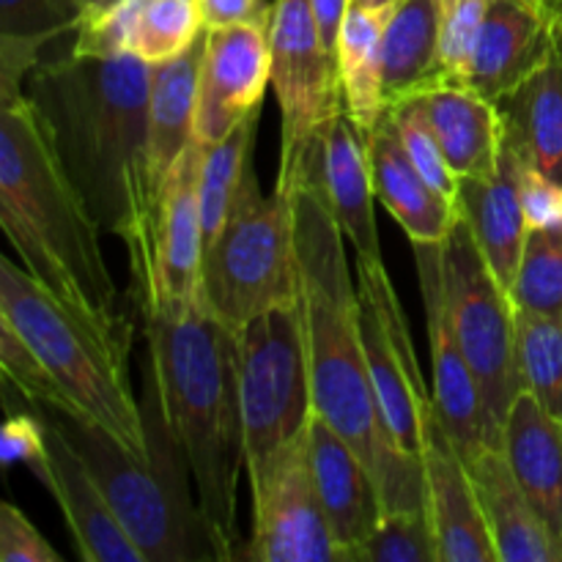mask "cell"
<instances>
[{
	"label": "cell",
	"instance_id": "cell-1",
	"mask_svg": "<svg viewBox=\"0 0 562 562\" xmlns=\"http://www.w3.org/2000/svg\"><path fill=\"white\" fill-rule=\"evenodd\" d=\"M148 80L151 64L137 55L91 58L71 49L42 60L25 80L60 168L99 228L124 241L135 283L148 267L159 206Z\"/></svg>",
	"mask_w": 562,
	"mask_h": 562
},
{
	"label": "cell",
	"instance_id": "cell-46",
	"mask_svg": "<svg viewBox=\"0 0 562 562\" xmlns=\"http://www.w3.org/2000/svg\"><path fill=\"white\" fill-rule=\"evenodd\" d=\"M398 0H351V5H362V9H390Z\"/></svg>",
	"mask_w": 562,
	"mask_h": 562
},
{
	"label": "cell",
	"instance_id": "cell-3",
	"mask_svg": "<svg viewBox=\"0 0 562 562\" xmlns=\"http://www.w3.org/2000/svg\"><path fill=\"white\" fill-rule=\"evenodd\" d=\"M146 340L165 420L190 459L220 560H239L236 488L245 467L239 329L198 302L181 316H146Z\"/></svg>",
	"mask_w": 562,
	"mask_h": 562
},
{
	"label": "cell",
	"instance_id": "cell-24",
	"mask_svg": "<svg viewBox=\"0 0 562 562\" xmlns=\"http://www.w3.org/2000/svg\"><path fill=\"white\" fill-rule=\"evenodd\" d=\"M415 93L453 173L459 179L492 176L503 148V115L497 104L467 82L437 80Z\"/></svg>",
	"mask_w": 562,
	"mask_h": 562
},
{
	"label": "cell",
	"instance_id": "cell-23",
	"mask_svg": "<svg viewBox=\"0 0 562 562\" xmlns=\"http://www.w3.org/2000/svg\"><path fill=\"white\" fill-rule=\"evenodd\" d=\"M499 562H562V543L527 499L503 448L467 461Z\"/></svg>",
	"mask_w": 562,
	"mask_h": 562
},
{
	"label": "cell",
	"instance_id": "cell-33",
	"mask_svg": "<svg viewBox=\"0 0 562 562\" xmlns=\"http://www.w3.org/2000/svg\"><path fill=\"white\" fill-rule=\"evenodd\" d=\"M203 31L198 0H143L135 55L151 66L162 64L190 49Z\"/></svg>",
	"mask_w": 562,
	"mask_h": 562
},
{
	"label": "cell",
	"instance_id": "cell-25",
	"mask_svg": "<svg viewBox=\"0 0 562 562\" xmlns=\"http://www.w3.org/2000/svg\"><path fill=\"white\" fill-rule=\"evenodd\" d=\"M503 453L541 519L562 543V420L521 390L503 428Z\"/></svg>",
	"mask_w": 562,
	"mask_h": 562
},
{
	"label": "cell",
	"instance_id": "cell-9",
	"mask_svg": "<svg viewBox=\"0 0 562 562\" xmlns=\"http://www.w3.org/2000/svg\"><path fill=\"white\" fill-rule=\"evenodd\" d=\"M442 289L450 327L481 387L494 445L503 448L508 412L525 390L516 355V307L464 220L442 241Z\"/></svg>",
	"mask_w": 562,
	"mask_h": 562
},
{
	"label": "cell",
	"instance_id": "cell-40",
	"mask_svg": "<svg viewBox=\"0 0 562 562\" xmlns=\"http://www.w3.org/2000/svg\"><path fill=\"white\" fill-rule=\"evenodd\" d=\"M3 464H25L33 475L49 483V453L44 439V423L38 412H9L3 423V442H0Z\"/></svg>",
	"mask_w": 562,
	"mask_h": 562
},
{
	"label": "cell",
	"instance_id": "cell-37",
	"mask_svg": "<svg viewBox=\"0 0 562 562\" xmlns=\"http://www.w3.org/2000/svg\"><path fill=\"white\" fill-rule=\"evenodd\" d=\"M143 0H115L102 9H88L77 27L71 53L91 58H121L135 55L137 14Z\"/></svg>",
	"mask_w": 562,
	"mask_h": 562
},
{
	"label": "cell",
	"instance_id": "cell-11",
	"mask_svg": "<svg viewBox=\"0 0 562 562\" xmlns=\"http://www.w3.org/2000/svg\"><path fill=\"white\" fill-rule=\"evenodd\" d=\"M357 291L362 349L382 415L395 442L406 453L420 456L423 409L434 398L423 382L406 313L384 263L357 261Z\"/></svg>",
	"mask_w": 562,
	"mask_h": 562
},
{
	"label": "cell",
	"instance_id": "cell-22",
	"mask_svg": "<svg viewBox=\"0 0 562 562\" xmlns=\"http://www.w3.org/2000/svg\"><path fill=\"white\" fill-rule=\"evenodd\" d=\"M552 27L541 0H492L477 33L467 86L497 104L552 49Z\"/></svg>",
	"mask_w": 562,
	"mask_h": 562
},
{
	"label": "cell",
	"instance_id": "cell-34",
	"mask_svg": "<svg viewBox=\"0 0 562 562\" xmlns=\"http://www.w3.org/2000/svg\"><path fill=\"white\" fill-rule=\"evenodd\" d=\"M344 562H442L428 514H384L376 530L346 552Z\"/></svg>",
	"mask_w": 562,
	"mask_h": 562
},
{
	"label": "cell",
	"instance_id": "cell-20",
	"mask_svg": "<svg viewBox=\"0 0 562 562\" xmlns=\"http://www.w3.org/2000/svg\"><path fill=\"white\" fill-rule=\"evenodd\" d=\"M307 450H311L318 499L344 562L346 552L366 541L384 519L382 494L366 461L316 412L307 423Z\"/></svg>",
	"mask_w": 562,
	"mask_h": 562
},
{
	"label": "cell",
	"instance_id": "cell-36",
	"mask_svg": "<svg viewBox=\"0 0 562 562\" xmlns=\"http://www.w3.org/2000/svg\"><path fill=\"white\" fill-rule=\"evenodd\" d=\"M390 108H393L395 119H398L401 137H404V146L409 151L412 162L417 165V170L426 176V181L439 195L459 206V176L450 168L437 135H434L431 124H428L420 97L409 93V97L398 99V102H390Z\"/></svg>",
	"mask_w": 562,
	"mask_h": 562
},
{
	"label": "cell",
	"instance_id": "cell-17",
	"mask_svg": "<svg viewBox=\"0 0 562 562\" xmlns=\"http://www.w3.org/2000/svg\"><path fill=\"white\" fill-rule=\"evenodd\" d=\"M36 412L44 423L49 453L47 492L60 505V514L75 538L77 554L86 562H143L140 552L124 532L119 516L113 514L108 497L75 445L64 437L47 412Z\"/></svg>",
	"mask_w": 562,
	"mask_h": 562
},
{
	"label": "cell",
	"instance_id": "cell-38",
	"mask_svg": "<svg viewBox=\"0 0 562 562\" xmlns=\"http://www.w3.org/2000/svg\"><path fill=\"white\" fill-rule=\"evenodd\" d=\"M492 0H445L439 77L448 82H470L472 55Z\"/></svg>",
	"mask_w": 562,
	"mask_h": 562
},
{
	"label": "cell",
	"instance_id": "cell-13",
	"mask_svg": "<svg viewBox=\"0 0 562 562\" xmlns=\"http://www.w3.org/2000/svg\"><path fill=\"white\" fill-rule=\"evenodd\" d=\"M206 143L195 140L176 159L159 190L151 256L137 280L143 316H181L203 302V223H201V165Z\"/></svg>",
	"mask_w": 562,
	"mask_h": 562
},
{
	"label": "cell",
	"instance_id": "cell-42",
	"mask_svg": "<svg viewBox=\"0 0 562 562\" xmlns=\"http://www.w3.org/2000/svg\"><path fill=\"white\" fill-rule=\"evenodd\" d=\"M521 206L527 228H560L562 225V181L541 173L521 159L519 170Z\"/></svg>",
	"mask_w": 562,
	"mask_h": 562
},
{
	"label": "cell",
	"instance_id": "cell-26",
	"mask_svg": "<svg viewBox=\"0 0 562 562\" xmlns=\"http://www.w3.org/2000/svg\"><path fill=\"white\" fill-rule=\"evenodd\" d=\"M497 110L505 135L521 159L562 181V49L558 44L499 99Z\"/></svg>",
	"mask_w": 562,
	"mask_h": 562
},
{
	"label": "cell",
	"instance_id": "cell-15",
	"mask_svg": "<svg viewBox=\"0 0 562 562\" xmlns=\"http://www.w3.org/2000/svg\"><path fill=\"white\" fill-rule=\"evenodd\" d=\"M269 86H272L269 16L206 31V53H203L201 86H198V140L206 146L223 140L252 110L261 108Z\"/></svg>",
	"mask_w": 562,
	"mask_h": 562
},
{
	"label": "cell",
	"instance_id": "cell-28",
	"mask_svg": "<svg viewBox=\"0 0 562 562\" xmlns=\"http://www.w3.org/2000/svg\"><path fill=\"white\" fill-rule=\"evenodd\" d=\"M445 0H398L384 22V99L398 102L439 77Z\"/></svg>",
	"mask_w": 562,
	"mask_h": 562
},
{
	"label": "cell",
	"instance_id": "cell-8",
	"mask_svg": "<svg viewBox=\"0 0 562 562\" xmlns=\"http://www.w3.org/2000/svg\"><path fill=\"white\" fill-rule=\"evenodd\" d=\"M245 472L256 481L313 417L311 357L302 302L261 313L239 329Z\"/></svg>",
	"mask_w": 562,
	"mask_h": 562
},
{
	"label": "cell",
	"instance_id": "cell-27",
	"mask_svg": "<svg viewBox=\"0 0 562 562\" xmlns=\"http://www.w3.org/2000/svg\"><path fill=\"white\" fill-rule=\"evenodd\" d=\"M206 53V31L190 49L151 66L148 80V146L157 187L162 190L176 159L195 140L198 86Z\"/></svg>",
	"mask_w": 562,
	"mask_h": 562
},
{
	"label": "cell",
	"instance_id": "cell-19",
	"mask_svg": "<svg viewBox=\"0 0 562 562\" xmlns=\"http://www.w3.org/2000/svg\"><path fill=\"white\" fill-rule=\"evenodd\" d=\"M366 148L373 192L393 220H398L412 245H442L461 220L459 206L439 195L412 162L390 104L366 137Z\"/></svg>",
	"mask_w": 562,
	"mask_h": 562
},
{
	"label": "cell",
	"instance_id": "cell-7",
	"mask_svg": "<svg viewBox=\"0 0 562 562\" xmlns=\"http://www.w3.org/2000/svg\"><path fill=\"white\" fill-rule=\"evenodd\" d=\"M203 305L241 329L261 313L302 302L294 192H250L203 250Z\"/></svg>",
	"mask_w": 562,
	"mask_h": 562
},
{
	"label": "cell",
	"instance_id": "cell-35",
	"mask_svg": "<svg viewBox=\"0 0 562 562\" xmlns=\"http://www.w3.org/2000/svg\"><path fill=\"white\" fill-rule=\"evenodd\" d=\"M86 14V0H0V38L42 49L53 38L77 31Z\"/></svg>",
	"mask_w": 562,
	"mask_h": 562
},
{
	"label": "cell",
	"instance_id": "cell-12",
	"mask_svg": "<svg viewBox=\"0 0 562 562\" xmlns=\"http://www.w3.org/2000/svg\"><path fill=\"white\" fill-rule=\"evenodd\" d=\"M252 532L239 560L340 562V547L313 481L307 428L250 481Z\"/></svg>",
	"mask_w": 562,
	"mask_h": 562
},
{
	"label": "cell",
	"instance_id": "cell-16",
	"mask_svg": "<svg viewBox=\"0 0 562 562\" xmlns=\"http://www.w3.org/2000/svg\"><path fill=\"white\" fill-rule=\"evenodd\" d=\"M423 472L426 508L442 562H499L472 483L470 467L439 420L437 406L423 409Z\"/></svg>",
	"mask_w": 562,
	"mask_h": 562
},
{
	"label": "cell",
	"instance_id": "cell-45",
	"mask_svg": "<svg viewBox=\"0 0 562 562\" xmlns=\"http://www.w3.org/2000/svg\"><path fill=\"white\" fill-rule=\"evenodd\" d=\"M543 11H547L549 27H552L554 44L562 49V0H541Z\"/></svg>",
	"mask_w": 562,
	"mask_h": 562
},
{
	"label": "cell",
	"instance_id": "cell-32",
	"mask_svg": "<svg viewBox=\"0 0 562 562\" xmlns=\"http://www.w3.org/2000/svg\"><path fill=\"white\" fill-rule=\"evenodd\" d=\"M510 300L516 311L562 316V225L527 228Z\"/></svg>",
	"mask_w": 562,
	"mask_h": 562
},
{
	"label": "cell",
	"instance_id": "cell-43",
	"mask_svg": "<svg viewBox=\"0 0 562 562\" xmlns=\"http://www.w3.org/2000/svg\"><path fill=\"white\" fill-rule=\"evenodd\" d=\"M198 9H201L203 27L214 31V27L263 20L269 16L272 5H267L263 0H198Z\"/></svg>",
	"mask_w": 562,
	"mask_h": 562
},
{
	"label": "cell",
	"instance_id": "cell-39",
	"mask_svg": "<svg viewBox=\"0 0 562 562\" xmlns=\"http://www.w3.org/2000/svg\"><path fill=\"white\" fill-rule=\"evenodd\" d=\"M0 368H3L5 387L16 390L20 398H25L31 406H66L64 393L42 366L36 351L3 316H0Z\"/></svg>",
	"mask_w": 562,
	"mask_h": 562
},
{
	"label": "cell",
	"instance_id": "cell-47",
	"mask_svg": "<svg viewBox=\"0 0 562 562\" xmlns=\"http://www.w3.org/2000/svg\"><path fill=\"white\" fill-rule=\"evenodd\" d=\"M86 3H88V9H102V5L115 3V0H86Z\"/></svg>",
	"mask_w": 562,
	"mask_h": 562
},
{
	"label": "cell",
	"instance_id": "cell-44",
	"mask_svg": "<svg viewBox=\"0 0 562 562\" xmlns=\"http://www.w3.org/2000/svg\"><path fill=\"white\" fill-rule=\"evenodd\" d=\"M313 14H316L318 33H322V42L329 53L338 58V36L340 27H344L346 11H349L351 0H311Z\"/></svg>",
	"mask_w": 562,
	"mask_h": 562
},
{
	"label": "cell",
	"instance_id": "cell-4",
	"mask_svg": "<svg viewBox=\"0 0 562 562\" xmlns=\"http://www.w3.org/2000/svg\"><path fill=\"white\" fill-rule=\"evenodd\" d=\"M0 225L44 289L88 316L121 318L119 289L99 245L102 228L60 168L25 93L0 104Z\"/></svg>",
	"mask_w": 562,
	"mask_h": 562
},
{
	"label": "cell",
	"instance_id": "cell-30",
	"mask_svg": "<svg viewBox=\"0 0 562 562\" xmlns=\"http://www.w3.org/2000/svg\"><path fill=\"white\" fill-rule=\"evenodd\" d=\"M261 108L252 110L234 132L223 140L212 143L203 151L201 165V223L203 250L212 245L225 228L239 203L258 187L252 151H256V132Z\"/></svg>",
	"mask_w": 562,
	"mask_h": 562
},
{
	"label": "cell",
	"instance_id": "cell-41",
	"mask_svg": "<svg viewBox=\"0 0 562 562\" xmlns=\"http://www.w3.org/2000/svg\"><path fill=\"white\" fill-rule=\"evenodd\" d=\"M0 562H60V554L16 505H0Z\"/></svg>",
	"mask_w": 562,
	"mask_h": 562
},
{
	"label": "cell",
	"instance_id": "cell-21",
	"mask_svg": "<svg viewBox=\"0 0 562 562\" xmlns=\"http://www.w3.org/2000/svg\"><path fill=\"white\" fill-rule=\"evenodd\" d=\"M521 154L503 130L499 165L492 176L459 179V214L475 236L494 278L508 289L514 285L521 250L527 239L525 206L519 190Z\"/></svg>",
	"mask_w": 562,
	"mask_h": 562
},
{
	"label": "cell",
	"instance_id": "cell-29",
	"mask_svg": "<svg viewBox=\"0 0 562 562\" xmlns=\"http://www.w3.org/2000/svg\"><path fill=\"white\" fill-rule=\"evenodd\" d=\"M390 9L349 5L338 36V75L344 104L362 137L371 135L379 115L387 108L384 99L382 38Z\"/></svg>",
	"mask_w": 562,
	"mask_h": 562
},
{
	"label": "cell",
	"instance_id": "cell-18",
	"mask_svg": "<svg viewBox=\"0 0 562 562\" xmlns=\"http://www.w3.org/2000/svg\"><path fill=\"white\" fill-rule=\"evenodd\" d=\"M311 173L322 184L344 236L355 247L357 261L384 263L376 212H373L376 192H373L366 137L360 135L346 104L335 110L333 119L324 124Z\"/></svg>",
	"mask_w": 562,
	"mask_h": 562
},
{
	"label": "cell",
	"instance_id": "cell-31",
	"mask_svg": "<svg viewBox=\"0 0 562 562\" xmlns=\"http://www.w3.org/2000/svg\"><path fill=\"white\" fill-rule=\"evenodd\" d=\"M516 355L527 393L562 420V316L516 311Z\"/></svg>",
	"mask_w": 562,
	"mask_h": 562
},
{
	"label": "cell",
	"instance_id": "cell-5",
	"mask_svg": "<svg viewBox=\"0 0 562 562\" xmlns=\"http://www.w3.org/2000/svg\"><path fill=\"white\" fill-rule=\"evenodd\" d=\"M33 406L47 412L75 445L143 562L220 560L217 541L198 494L190 492V459L165 420L148 362L143 368L140 393L146 459L126 450L119 439L71 406Z\"/></svg>",
	"mask_w": 562,
	"mask_h": 562
},
{
	"label": "cell",
	"instance_id": "cell-10",
	"mask_svg": "<svg viewBox=\"0 0 562 562\" xmlns=\"http://www.w3.org/2000/svg\"><path fill=\"white\" fill-rule=\"evenodd\" d=\"M272 91L283 115L278 190L311 176L324 124L344 108L338 58L324 47L311 0H274L269 14Z\"/></svg>",
	"mask_w": 562,
	"mask_h": 562
},
{
	"label": "cell",
	"instance_id": "cell-6",
	"mask_svg": "<svg viewBox=\"0 0 562 562\" xmlns=\"http://www.w3.org/2000/svg\"><path fill=\"white\" fill-rule=\"evenodd\" d=\"M0 316L36 351L66 406L146 459V426L130 382L132 327L124 316L97 318L66 305L5 256L0 258Z\"/></svg>",
	"mask_w": 562,
	"mask_h": 562
},
{
	"label": "cell",
	"instance_id": "cell-2",
	"mask_svg": "<svg viewBox=\"0 0 562 562\" xmlns=\"http://www.w3.org/2000/svg\"><path fill=\"white\" fill-rule=\"evenodd\" d=\"M294 217L313 412L366 461L384 514H428L423 459L395 442L382 415L362 349L360 291L351 285L344 228L313 173L294 187Z\"/></svg>",
	"mask_w": 562,
	"mask_h": 562
},
{
	"label": "cell",
	"instance_id": "cell-14",
	"mask_svg": "<svg viewBox=\"0 0 562 562\" xmlns=\"http://www.w3.org/2000/svg\"><path fill=\"white\" fill-rule=\"evenodd\" d=\"M415 261L420 278L423 307H426L428 355H431V398L439 412L445 431L464 461H472L494 445L492 423L483 406L481 387L472 373L470 360L450 327L448 307H445L442 289V245L417 241Z\"/></svg>",
	"mask_w": 562,
	"mask_h": 562
}]
</instances>
